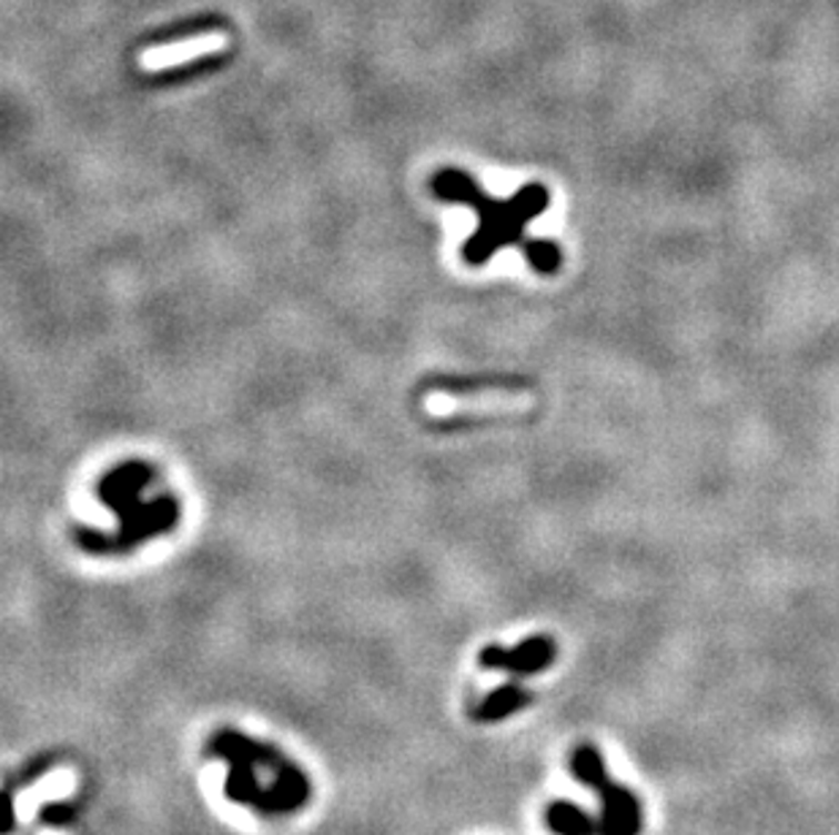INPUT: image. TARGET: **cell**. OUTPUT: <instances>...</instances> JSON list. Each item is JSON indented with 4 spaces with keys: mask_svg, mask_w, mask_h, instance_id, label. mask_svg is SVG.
Here are the masks:
<instances>
[{
    "mask_svg": "<svg viewBox=\"0 0 839 835\" xmlns=\"http://www.w3.org/2000/svg\"><path fill=\"white\" fill-rule=\"evenodd\" d=\"M433 191L441 201H459V204L473 206L478 212V217H482V225H478L476 234L467 240L465 250H462L467 264L482 266L501 247H522L525 255H530L535 245H538V240H530L525 234V228L530 223V217L540 215L549 206L546 187L527 185L511 201H497L486 196L465 172L443 169L433 180Z\"/></svg>",
    "mask_w": 839,
    "mask_h": 835,
    "instance_id": "6da1fadb",
    "label": "cell"
},
{
    "mask_svg": "<svg viewBox=\"0 0 839 835\" xmlns=\"http://www.w3.org/2000/svg\"><path fill=\"white\" fill-rule=\"evenodd\" d=\"M557 660V645L555 640L546 635H533L522 643H516L514 649H503V645H486L478 654V662L486 670H503V673L514 675H535L549 670Z\"/></svg>",
    "mask_w": 839,
    "mask_h": 835,
    "instance_id": "8992f818",
    "label": "cell"
},
{
    "mask_svg": "<svg viewBox=\"0 0 839 835\" xmlns=\"http://www.w3.org/2000/svg\"><path fill=\"white\" fill-rule=\"evenodd\" d=\"M544 816L555 835H600V819L570 801H555Z\"/></svg>",
    "mask_w": 839,
    "mask_h": 835,
    "instance_id": "9c48e42d",
    "label": "cell"
},
{
    "mask_svg": "<svg viewBox=\"0 0 839 835\" xmlns=\"http://www.w3.org/2000/svg\"><path fill=\"white\" fill-rule=\"evenodd\" d=\"M150 480H153V469L142 465V461H131V465L109 472L101 483V499L107 508H112L120 516V534L118 538H101L95 532H79L82 548L95 553L128 551L139 540L158 538V534L178 527V499L161 497L153 505H144L142 497H139L144 486H150Z\"/></svg>",
    "mask_w": 839,
    "mask_h": 835,
    "instance_id": "3957f363",
    "label": "cell"
},
{
    "mask_svg": "<svg viewBox=\"0 0 839 835\" xmlns=\"http://www.w3.org/2000/svg\"><path fill=\"white\" fill-rule=\"evenodd\" d=\"M530 405L525 394L506 391L501 386L465 388V391H429L424 399L429 416L435 418H501L522 413Z\"/></svg>",
    "mask_w": 839,
    "mask_h": 835,
    "instance_id": "5b68a950",
    "label": "cell"
},
{
    "mask_svg": "<svg viewBox=\"0 0 839 835\" xmlns=\"http://www.w3.org/2000/svg\"><path fill=\"white\" fill-rule=\"evenodd\" d=\"M570 773L600 797V835H641V803L636 792L617 784L595 746H579L570 757Z\"/></svg>",
    "mask_w": 839,
    "mask_h": 835,
    "instance_id": "277c9868",
    "label": "cell"
},
{
    "mask_svg": "<svg viewBox=\"0 0 839 835\" xmlns=\"http://www.w3.org/2000/svg\"><path fill=\"white\" fill-rule=\"evenodd\" d=\"M530 700H533V694L527 692V689H522L516 684L497 686V689H492V692L484 697V703L478 705L476 711H473V719H476V722H484V724L503 722V719H508L511 713L527 709V705H530Z\"/></svg>",
    "mask_w": 839,
    "mask_h": 835,
    "instance_id": "ba28073f",
    "label": "cell"
},
{
    "mask_svg": "<svg viewBox=\"0 0 839 835\" xmlns=\"http://www.w3.org/2000/svg\"><path fill=\"white\" fill-rule=\"evenodd\" d=\"M212 754L229 760V801L251 803L264 814H291L310 801V778L266 743L226 730L212 737Z\"/></svg>",
    "mask_w": 839,
    "mask_h": 835,
    "instance_id": "7a4b0ae2",
    "label": "cell"
},
{
    "mask_svg": "<svg viewBox=\"0 0 839 835\" xmlns=\"http://www.w3.org/2000/svg\"><path fill=\"white\" fill-rule=\"evenodd\" d=\"M229 35L226 33H202L191 35V39L172 41V44L153 47V50L139 54V65L144 71H169L178 69V65L191 63V60L206 58V54H215L226 50Z\"/></svg>",
    "mask_w": 839,
    "mask_h": 835,
    "instance_id": "52a82bcc",
    "label": "cell"
}]
</instances>
